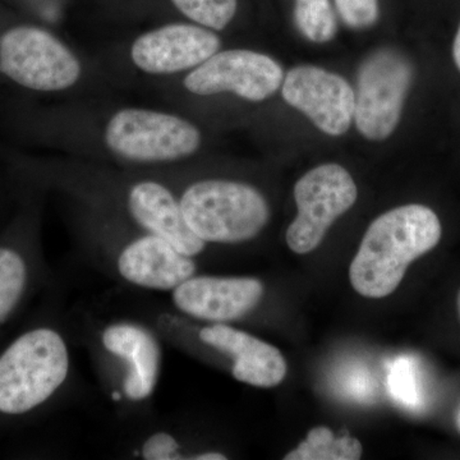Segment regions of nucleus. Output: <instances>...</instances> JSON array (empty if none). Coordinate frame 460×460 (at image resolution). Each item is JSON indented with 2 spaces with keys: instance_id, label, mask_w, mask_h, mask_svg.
Listing matches in <instances>:
<instances>
[{
  "instance_id": "18",
  "label": "nucleus",
  "mask_w": 460,
  "mask_h": 460,
  "mask_svg": "<svg viewBox=\"0 0 460 460\" xmlns=\"http://www.w3.org/2000/svg\"><path fill=\"white\" fill-rule=\"evenodd\" d=\"M190 22L220 32L234 20L238 0H171Z\"/></svg>"
},
{
  "instance_id": "24",
  "label": "nucleus",
  "mask_w": 460,
  "mask_h": 460,
  "mask_svg": "<svg viewBox=\"0 0 460 460\" xmlns=\"http://www.w3.org/2000/svg\"><path fill=\"white\" fill-rule=\"evenodd\" d=\"M456 304H458V314H459V319H460V290L458 293V301H456Z\"/></svg>"
},
{
  "instance_id": "7",
  "label": "nucleus",
  "mask_w": 460,
  "mask_h": 460,
  "mask_svg": "<svg viewBox=\"0 0 460 460\" xmlns=\"http://www.w3.org/2000/svg\"><path fill=\"white\" fill-rule=\"evenodd\" d=\"M99 140L105 155L120 168L162 172L196 155L204 138L199 127L180 114L124 107L109 114Z\"/></svg>"
},
{
  "instance_id": "16",
  "label": "nucleus",
  "mask_w": 460,
  "mask_h": 460,
  "mask_svg": "<svg viewBox=\"0 0 460 460\" xmlns=\"http://www.w3.org/2000/svg\"><path fill=\"white\" fill-rule=\"evenodd\" d=\"M362 445L357 438L344 435L335 438L328 428H314L308 432L307 438L293 452L288 453L286 460H356L361 458Z\"/></svg>"
},
{
  "instance_id": "5",
  "label": "nucleus",
  "mask_w": 460,
  "mask_h": 460,
  "mask_svg": "<svg viewBox=\"0 0 460 460\" xmlns=\"http://www.w3.org/2000/svg\"><path fill=\"white\" fill-rule=\"evenodd\" d=\"M441 235L440 219L428 206H399L380 215L366 230L350 263L354 290L367 298L392 295L411 263L434 250Z\"/></svg>"
},
{
  "instance_id": "12",
  "label": "nucleus",
  "mask_w": 460,
  "mask_h": 460,
  "mask_svg": "<svg viewBox=\"0 0 460 460\" xmlns=\"http://www.w3.org/2000/svg\"><path fill=\"white\" fill-rule=\"evenodd\" d=\"M222 49L214 30L193 22H172L140 33L129 45L131 65L151 77L186 75Z\"/></svg>"
},
{
  "instance_id": "21",
  "label": "nucleus",
  "mask_w": 460,
  "mask_h": 460,
  "mask_svg": "<svg viewBox=\"0 0 460 460\" xmlns=\"http://www.w3.org/2000/svg\"><path fill=\"white\" fill-rule=\"evenodd\" d=\"M352 376H350L349 385L347 386L348 392H349L350 395L362 396V398H367L368 393L370 390V381L367 380V376L365 374H358L357 372H352Z\"/></svg>"
},
{
  "instance_id": "8",
  "label": "nucleus",
  "mask_w": 460,
  "mask_h": 460,
  "mask_svg": "<svg viewBox=\"0 0 460 460\" xmlns=\"http://www.w3.org/2000/svg\"><path fill=\"white\" fill-rule=\"evenodd\" d=\"M0 74L27 90L58 93L81 83L84 65L77 53L54 33L21 25L0 36Z\"/></svg>"
},
{
  "instance_id": "4",
  "label": "nucleus",
  "mask_w": 460,
  "mask_h": 460,
  "mask_svg": "<svg viewBox=\"0 0 460 460\" xmlns=\"http://www.w3.org/2000/svg\"><path fill=\"white\" fill-rule=\"evenodd\" d=\"M69 323L48 321L18 335L0 353V417L18 419L71 394L75 384Z\"/></svg>"
},
{
  "instance_id": "23",
  "label": "nucleus",
  "mask_w": 460,
  "mask_h": 460,
  "mask_svg": "<svg viewBox=\"0 0 460 460\" xmlns=\"http://www.w3.org/2000/svg\"><path fill=\"white\" fill-rule=\"evenodd\" d=\"M456 428H458V429L460 431V410L458 411V413H456Z\"/></svg>"
},
{
  "instance_id": "3",
  "label": "nucleus",
  "mask_w": 460,
  "mask_h": 460,
  "mask_svg": "<svg viewBox=\"0 0 460 460\" xmlns=\"http://www.w3.org/2000/svg\"><path fill=\"white\" fill-rule=\"evenodd\" d=\"M72 228L84 260L135 292L171 293L198 274V260L164 238L72 202Z\"/></svg>"
},
{
  "instance_id": "6",
  "label": "nucleus",
  "mask_w": 460,
  "mask_h": 460,
  "mask_svg": "<svg viewBox=\"0 0 460 460\" xmlns=\"http://www.w3.org/2000/svg\"><path fill=\"white\" fill-rule=\"evenodd\" d=\"M151 172L171 183L184 222L208 246L247 243L259 237L270 220L268 199L247 181L215 177L181 181L171 172Z\"/></svg>"
},
{
  "instance_id": "15",
  "label": "nucleus",
  "mask_w": 460,
  "mask_h": 460,
  "mask_svg": "<svg viewBox=\"0 0 460 460\" xmlns=\"http://www.w3.org/2000/svg\"><path fill=\"white\" fill-rule=\"evenodd\" d=\"M29 247L0 243V328L17 313L35 279V259Z\"/></svg>"
},
{
  "instance_id": "2",
  "label": "nucleus",
  "mask_w": 460,
  "mask_h": 460,
  "mask_svg": "<svg viewBox=\"0 0 460 460\" xmlns=\"http://www.w3.org/2000/svg\"><path fill=\"white\" fill-rule=\"evenodd\" d=\"M54 183L69 201L164 238L183 255L198 260L208 251V244L187 226L177 193L162 175L68 164L57 172Z\"/></svg>"
},
{
  "instance_id": "19",
  "label": "nucleus",
  "mask_w": 460,
  "mask_h": 460,
  "mask_svg": "<svg viewBox=\"0 0 460 460\" xmlns=\"http://www.w3.org/2000/svg\"><path fill=\"white\" fill-rule=\"evenodd\" d=\"M387 387L393 398L401 404L407 407L419 404V386L410 359L398 358L393 363L387 376Z\"/></svg>"
},
{
  "instance_id": "22",
  "label": "nucleus",
  "mask_w": 460,
  "mask_h": 460,
  "mask_svg": "<svg viewBox=\"0 0 460 460\" xmlns=\"http://www.w3.org/2000/svg\"><path fill=\"white\" fill-rule=\"evenodd\" d=\"M453 58L454 62H456V68H458L460 72V25L458 31H456V39H454Z\"/></svg>"
},
{
  "instance_id": "17",
  "label": "nucleus",
  "mask_w": 460,
  "mask_h": 460,
  "mask_svg": "<svg viewBox=\"0 0 460 460\" xmlns=\"http://www.w3.org/2000/svg\"><path fill=\"white\" fill-rule=\"evenodd\" d=\"M295 18L305 39L325 44L337 33V16L330 0H296Z\"/></svg>"
},
{
  "instance_id": "14",
  "label": "nucleus",
  "mask_w": 460,
  "mask_h": 460,
  "mask_svg": "<svg viewBox=\"0 0 460 460\" xmlns=\"http://www.w3.org/2000/svg\"><path fill=\"white\" fill-rule=\"evenodd\" d=\"M281 95L316 128L338 137L354 120L356 93L345 78L314 66H296L284 75Z\"/></svg>"
},
{
  "instance_id": "20",
  "label": "nucleus",
  "mask_w": 460,
  "mask_h": 460,
  "mask_svg": "<svg viewBox=\"0 0 460 460\" xmlns=\"http://www.w3.org/2000/svg\"><path fill=\"white\" fill-rule=\"evenodd\" d=\"M335 7L345 25L352 29H368L380 16L378 0H335Z\"/></svg>"
},
{
  "instance_id": "11",
  "label": "nucleus",
  "mask_w": 460,
  "mask_h": 460,
  "mask_svg": "<svg viewBox=\"0 0 460 460\" xmlns=\"http://www.w3.org/2000/svg\"><path fill=\"white\" fill-rule=\"evenodd\" d=\"M284 75L279 63L268 54L220 49L184 75L181 84L196 96L232 93L247 102H261L279 90Z\"/></svg>"
},
{
  "instance_id": "1",
  "label": "nucleus",
  "mask_w": 460,
  "mask_h": 460,
  "mask_svg": "<svg viewBox=\"0 0 460 460\" xmlns=\"http://www.w3.org/2000/svg\"><path fill=\"white\" fill-rule=\"evenodd\" d=\"M68 323L115 416L127 425L153 416L166 344L159 332L129 313L102 316L78 308L68 314Z\"/></svg>"
},
{
  "instance_id": "13",
  "label": "nucleus",
  "mask_w": 460,
  "mask_h": 460,
  "mask_svg": "<svg viewBox=\"0 0 460 460\" xmlns=\"http://www.w3.org/2000/svg\"><path fill=\"white\" fill-rule=\"evenodd\" d=\"M265 295V284L257 278L198 272L168 293V305L190 319L234 323L257 314Z\"/></svg>"
},
{
  "instance_id": "9",
  "label": "nucleus",
  "mask_w": 460,
  "mask_h": 460,
  "mask_svg": "<svg viewBox=\"0 0 460 460\" xmlns=\"http://www.w3.org/2000/svg\"><path fill=\"white\" fill-rule=\"evenodd\" d=\"M413 81V66L394 49L375 51L359 66L354 122L370 141L389 138L401 122Z\"/></svg>"
},
{
  "instance_id": "10",
  "label": "nucleus",
  "mask_w": 460,
  "mask_h": 460,
  "mask_svg": "<svg viewBox=\"0 0 460 460\" xmlns=\"http://www.w3.org/2000/svg\"><path fill=\"white\" fill-rule=\"evenodd\" d=\"M357 198L356 181L341 165L323 164L305 172L295 187L296 217L287 230L288 246L298 255L313 252Z\"/></svg>"
}]
</instances>
